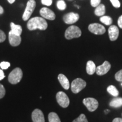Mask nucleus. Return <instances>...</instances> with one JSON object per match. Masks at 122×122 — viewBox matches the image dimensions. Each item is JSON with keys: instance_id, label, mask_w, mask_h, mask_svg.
<instances>
[{"instance_id": "33", "label": "nucleus", "mask_w": 122, "mask_h": 122, "mask_svg": "<svg viewBox=\"0 0 122 122\" xmlns=\"http://www.w3.org/2000/svg\"><path fill=\"white\" fill-rule=\"evenodd\" d=\"M5 77L4 71L2 70H0V80H2V79H4Z\"/></svg>"}, {"instance_id": "22", "label": "nucleus", "mask_w": 122, "mask_h": 122, "mask_svg": "<svg viewBox=\"0 0 122 122\" xmlns=\"http://www.w3.org/2000/svg\"><path fill=\"white\" fill-rule=\"evenodd\" d=\"M100 20L101 22H102L106 25H110L112 23V19L110 16H105V15L100 18Z\"/></svg>"}, {"instance_id": "34", "label": "nucleus", "mask_w": 122, "mask_h": 122, "mask_svg": "<svg viewBox=\"0 0 122 122\" xmlns=\"http://www.w3.org/2000/svg\"><path fill=\"white\" fill-rule=\"evenodd\" d=\"M112 122H122V118H116L112 120Z\"/></svg>"}, {"instance_id": "37", "label": "nucleus", "mask_w": 122, "mask_h": 122, "mask_svg": "<svg viewBox=\"0 0 122 122\" xmlns=\"http://www.w3.org/2000/svg\"><path fill=\"white\" fill-rule=\"evenodd\" d=\"M110 112L109 110H105V114H107L108 113V112Z\"/></svg>"}, {"instance_id": "29", "label": "nucleus", "mask_w": 122, "mask_h": 122, "mask_svg": "<svg viewBox=\"0 0 122 122\" xmlns=\"http://www.w3.org/2000/svg\"><path fill=\"white\" fill-rule=\"evenodd\" d=\"M101 0H91V4L92 7H96L100 4Z\"/></svg>"}, {"instance_id": "27", "label": "nucleus", "mask_w": 122, "mask_h": 122, "mask_svg": "<svg viewBox=\"0 0 122 122\" xmlns=\"http://www.w3.org/2000/svg\"><path fill=\"white\" fill-rule=\"evenodd\" d=\"M112 5L115 8H119L120 7V3L119 0H110Z\"/></svg>"}, {"instance_id": "28", "label": "nucleus", "mask_w": 122, "mask_h": 122, "mask_svg": "<svg viewBox=\"0 0 122 122\" xmlns=\"http://www.w3.org/2000/svg\"><path fill=\"white\" fill-rule=\"evenodd\" d=\"M5 89L4 86L3 85L0 84V99L2 98L5 95Z\"/></svg>"}, {"instance_id": "31", "label": "nucleus", "mask_w": 122, "mask_h": 122, "mask_svg": "<svg viewBox=\"0 0 122 122\" xmlns=\"http://www.w3.org/2000/svg\"><path fill=\"white\" fill-rule=\"evenodd\" d=\"M41 3L44 5L50 6L53 3V0H41Z\"/></svg>"}, {"instance_id": "6", "label": "nucleus", "mask_w": 122, "mask_h": 122, "mask_svg": "<svg viewBox=\"0 0 122 122\" xmlns=\"http://www.w3.org/2000/svg\"><path fill=\"white\" fill-rule=\"evenodd\" d=\"M56 99L58 103L62 107L66 108L69 106L70 100L67 94L63 92H58L56 95Z\"/></svg>"}, {"instance_id": "23", "label": "nucleus", "mask_w": 122, "mask_h": 122, "mask_svg": "<svg viewBox=\"0 0 122 122\" xmlns=\"http://www.w3.org/2000/svg\"><path fill=\"white\" fill-rule=\"evenodd\" d=\"M58 9L60 10H64L66 8V4L63 0H58L57 3Z\"/></svg>"}, {"instance_id": "35", "label": "nucleus", "mask_w": 122, "mask_h": 122, "mask_svg": "<svg viewBox=\"0 0 122 122\" xmlns=\"http://www.w3.org/2000/svg\"><path fill=\"white\" fill-rule=\"evenodd\" d=\"M4 9H3V7L1 6V5H0V14H2L4 13Z\"/></svg>"}, {"instance_id": "26", "label": "nucleus", "mask_w": 122, "mask_h": 122, "mask_svg": "<svg viewBox=\"0 0 122 122\" xmlns=\"http://www.w3.org/2000/svg\"><path fill=\"white\" fill-rule=\"evenodd\" d=\"M10 66V63L8 62H2L0 63V67L2 70H6Z\"/></svg>"}, {"instance_id": "19", "label": "nucleus", "mask_w": 122, "mask_h": 122, "mask_svg": "<svg viewBox=\"0 0 122 122\" xmlns=\"http://www.w3.org/2000/svg\"><path fill=\"white\" fill-rule=\"evenodd\" d=\"M105 6L103 4H100L94 10V14L98 16H102L105 14Z\"/></svg>"}, {"instance_id": "7", "label": "nucleus", "mask_w": 122, "mask_h": 122, "mask_svg": "<svg viewBox=\"0 0 122 122\" xmlns=\"http://www.w3.org/2000/svg\"><path fill=\"white\" fill-rule=\"evenodd\" d=\"M84 105L86 106L88 110L91 112L95 111L98 107V102L97 100L93 98H86L83 101Z\"/></svg>"}, {"instance_id": "1", "label": "nucleus", "mask_w": 122, "mask_h": 122, "mask_svg": "<svg viewBox=\"0 0 122 122\" xmlns=\"http://www.w3.org/2000/svg\"><path fill=\"white\" fill-rule=\"evenodd\" d=\"M27 28L30 30H33L37 29L44 30L48 28V23L43 18L39 16L33 17L28 20L27 23Z\"/></svg>"}, {"instance_id": "17", "label": "nucleus", "mask_w": 122, "mask_h": 122, "mask_svg": "<svg viewBox=\"0 0 122 122\" xmlns=\"http://www.w3.org/2000/svg\"><path fill=\"white\" fill-rule=\"evenodd\" d=\"M10 28H11V31L14 34L20 36L22 33V28L21 25H17L14 23L13 22H11L10 23Z\"/></svg>"}, {"instance_id": "8", "label": "nucleus", "mask_w": 122, "mask_h": 122, "mask_svg": "<svg viewBox=\"0 0 122 122\" xmlns=\"http://www.w3.org/2000/svg\"><path fill=\"white\" fill-rule=\"evenodd\" d=\"M88 30L91 32L95 35H101L104 34L106 29L104 26L99 23H92L88 26Z\"/></svg>"}, {"instance_id": "25", "label": "nucleus", "mask_w": 122, "mask_h": 122, "mask_svg": "<svg viewBox=\"0 0 122 122\" xmlns=\"http://www.w3.org/2000/svg\"><path fill=\"white\" fill-rule=\"evenodd\" d=\"M115 78L117 81L122 83V69L116 73L115 75Z\"/></svg>"}, {"instance_id": "14", "label": "nucleus", "mask_w": 122, "mask_h": 122, "mask_svg": "<svg viewBox=\"0 0 122 122\" xmlns=\"http://www.w3.org/2000/svg\"><path fill=\"white\" fill-rule=\"evenodd\" d=\"M32 119L33 122H45V118L43 112L40 109H36L32 114Z\"/></svg>"}, {"instance_id": "10", "label": "nucleus", "mask_w": 122, "mask_h": 122, "mask_svg": "<svg viewBox=\"0 0 122 122\" xmlns=\"http://www.w3.org/2000/svg\"><path fill=\"white\" fill-rule=\"evenodd\" d=\"M40 14L41 16L44 19H46L50 20H54L56 19V15L52 10L47 8V7H42L40 10Z\"/></svg>"}, {"instance_id": "15", "label": "nucleus", "mask_w": 122, "mask_h": 122, "mask_svg": "<svg viewBox=\"0 0 122 122\" xmlns=\"http://www.w3.org/2000/svg\"><path fill=\"white\" fill-rule=\"evenodd\" d=\"M58 79L59 83L61 85L64 89L66 90H68L70 88V83L68 79L65 75L63 74H59L58 76Z\"/></svg>"}, {"instance_id": "11", "label": "nucleus", "mask_w": 122, "mask_h": 122, "mask_svg": "<svg viewBox=\"0 0 122 122\" xmlns=\"http://www.w3.org/2000/svg\"><path fill=\"white\" fill-rule=\"evenodd\" d=\"M111 68V65L108 61H105L102 65L96 67V72L98 75L102 76L109 72Z\"/></svg>"}, {"instance_id": "18", "label": "nucleus", "mask_w": 122, "mask_h": 122, "mask_svg": "<svg viewBox=\"0 0 122 122\" xmlns=\"http://www.w3.org/2000/svg\"><path fill=\"white\" fill-rule=\"evenodd\" d=\"M109 105L112 107H120L122 106V98L121 97H116V98L112 99L110 102Z\"/></svg>"}, {"instance_id": "30", "label": "nucleus", "mask_w": 122, "mask_h": 122, "mask_svg": "<svg viewBox=\"0 0 122 122\" xmlns=\"http://www.w3.org/2000/svg\"><path fill=\"white\" fill-rule=\"evenodd\" d=\"M6 38V37L5 33L4 32V31L0 30V43L5 41Z\"/></svg>"}, {"instance_id": "16", "label": "nucleus", "mask_w": 122, "mask_h": 122, "mask_svg": "<svg viewBox=\"0 0 122 122\" xmlns=\"http://www.w3.org/2000/svg\"><path fill=\"white\" fill-rule=\"evenodd\" d=\"M86 72L89 75H93L96 71V66L95 63L92 61H88L86 67Z\"/></svg>"}, {"instance_id": "3", "label": "nucleus", "mask_w": 122, "mask_h": 122, "mask_svg": "<svg viewBox=\"0 0 122 122\" xmlns=\"http://www.w3.org/2000/svg\"><path fill=\"white\" fill-rule=\"evenodd\" d=\"M22 77V70L19 67H16L10 73L8 76V80L12 84H16L20 81Z\"/></svg>"}, {"instance_id": "5", "label": "nucleus", "mask_w": 122, "mask_h": 122, "mask_svg": "<svg viewBox=\"0 0 122 122\" xmlns=\"http://www.w3.org/2000/svg\"><path fill=\"white\" fill-rule=\"evenodd\" d=\"M36 4L35 0H29L27 3V6L23 14L22 18L24 21H27L30 19L32 14L33 13L36 7Z\"/></svg>"}, {"instance_id": "4", "label": "nucleus", "mask_w": 122, "mask_h": 122, "mask_svg": "<svg viewBox=\"0 0 122 122\" xmlns=\"http://www.w3.org/2000/svg\"><path fill=\"white\" fill-rule=\"evenodd\" d=\"M86 85V81L81 78H77L73 80L71 83V91L74 93H78Z\"/></svg>"}, {"instance_id": "9", "label": "nucleus", "mask_w": 122, "mask_h": 122, "mask_svg": "<svg viewBox=\"0 0 122 122\" xmlns=\"http://www.w3.org/2000/svg\"><path fill=\"white\" fill-rule=\"evenodd\" d=\"M79 15L77 13H69L66 14L63 16V19L65 23L67 24H72L78 21L79 19Z\"/></svg>"}, {"instance_id": "13", "label": "nucleus", "mask_w": 122, "mask_h": 122, "mask_svg": "<svg viewBox=\"0 0 122 122\" xmlns=\"http://www.w3.org/2000/svg\"><path fill=\"white\" fill-rule=\"evenodd\" d=\"M9 40L10 44L13 46H17L20 44L22 39L20 36L16 35L12 32L10 30L9 33Z\"/></svg>"}, {"instance_id": "12", "label": "nucleus", "mask_w": 122, "mask_h": 122, "mask_svg": "<svg viewBox=\"0 0 122 122\" xmlns=\"http://www.w3.org/2000/svg\"><path fill=\"white\" fill-rule=\"evenodd\" d=\"M108 33H109L110 40L111 41H114L117 40V39L118 38L119 30L118 27L115 25H112L109 28Z\"/></svg>"}, {"instance_id": "2", "label": "nucleus", "mask_w": 122, "mask_h": 122, "mask_svg": "<svg viewBox=\"0 0 122 122\" xmlns=\"http://www.w3.org/2000/svg\"><path fill=\"white\" fill-rule=\"evenodd\" d=\"M81 35V30L76 25H71L66 30L65 36L66 39L71 40L74 38L80 37Z\"/></svg>"}, {"instance_id": "38", "label": "nucleus", "mask_w": 122, "mask_h": 122, "mask_svg": "<svg viewBox=\"0 0 122 122\" xmlns=\"http://www.w3.org/2000/svg\"><path fill=\"white\" fill-rule=\"evenodd\" d=\"M121 85H122V83H121Z\"/></svg>"}, {"instance_id": "32", "label": "nucleus", "mask_w": 122, "mask_h": 122, "mask_svg": "<svg viewBox=\"0 0 122 122\" xmlns=\"http://www.w3.org/2000/svg\"><path fill=\"white\" fill-rule=\"evenodd\" d=\"M118 26L120 27V28L122 29V15L121 16H119V19L118 20Z\"/></svg>"}, {"instance_id": "21", "label": "nucleus", "mask_w": 122, "mask_h": 122, "mask_svg": "<svg viewBox=\"0 0 122 122\" xmlns=\"http://www.w3.org/2000/svg\"><path fill=\"white\" fill-rule=\"evenodd\" d=\"M48 119L49 122H61L58 115L56 112H50L48 115Z\"/></svg>"}, {"instance_id": "24", "label": "nucleus", "mask_w": 122, "mask_h": 122, "mask_svg": "<svg viewBox=\"0 0 122 122\" xmlns=\"http://www.w3.org/2000/svg\"><path fill=\"white\" fill-rule=\"evenodd\" d=\"M72 122H88V121L86 118V116L84 114H80L78 118L74 120Z\"/></svg>"}, {"instance_id": "36", "label": "nucleus", "mask_w": 122, "mask_h": 122, "mask_svg": "<svg viewBox=\"0 0 122 122\" xmlns=\"http://www.w3.org/2000/svg\"><path fill=\"white\" fill-rule=\"evenodd\" d=\"M7 1H8L9 3H10V4H12L15 2V0H7Z\"/></svg>"}, {"instance_id": "20", "label": "nucleus", "mask_w": 122, "mask_h": 122, "mask_svg": "<svg viewBox=\"0 0 122 122\" xmlns=\"http://www.w3.org/2000/svg\"><path fill=\"white\" fill-rule=\"evenodd\" d=\"M107 91L110 94L111 96H114V97H118L119 95V92L117 88L114 85H110L107 88Z\"/></svg>"}]
</instances>
